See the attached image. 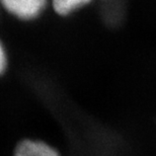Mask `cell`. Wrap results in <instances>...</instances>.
Listing matches in <instances>:
<instances>
[{
  "instance_id": "cell-4",
  "label": "cell",
  "mask_w": 156,
  "mask_h": 156,
  "mask_svg": "<svg viewBox=\"0 0 156 156\" xmlns=\"http://www.w3.org/2000/svg\"><path fill=\"white\" fill-rule=\"evenodd\" d=\"M8 63L9 59L7 50H6L4 43L0 39V76H2L6 72V70L8 68Z\"/></svg>"
},
{
  "instance_id": "cell-1",
  "label": "cell",
  "mask_w": 156,
  "mask_h": 156,
  "mask_svg": "<svg viewBox=\"0 0 156 156\" xmlns=\"http://www.w3.org/2000/svg\"><path fill=\"white\" fill-rule=\"evenodd\" d=\"M49 4V0H0V7L10 16L21 21L38 20Z\"/></svg>"
},
{
  "instance_id": "cell-3",
  "label": "cell",
  "mask_w": 156,
  "mask_h": 156,
  "mask_svg": "<svg viewBox=\"0 0 156 156\" xmlns=\"http://www.w3.org/2000/svg\"><path fill=\"white\" fill-rule=\"evenodd\" d=\"M93 0H49L53 10L60 16H69L89 5Z\"/></svg>"
},
{
  "instance_id": "cell-2",
  "label": "cell",
  "mask_w": 156,
  "mask_h": 156,
  "mask_svg": "<svg viewBox=\"0 0 156 156\" xmlns=\"http://www.w3.org/2000/svg\"><path fill=\"white\" fill-rule=\"evenodd\" d=\"M13 156H60L49 144L38 140H24L17 145Z\"/></svg>"
}]
</instances>
